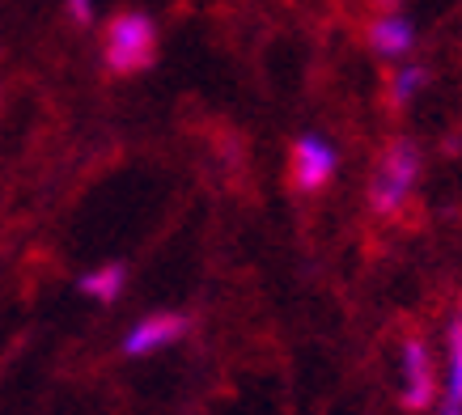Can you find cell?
<instances>
[{"mask_svg":"<svg viewBox=\"0 0 462 415\" xmlns=\"http://www.w3.org/2000/svg\"><path fill=\"white\" fill-rule=\"evenodd\" d=\"M433 415H462V301L446 322V344H441V399Z\"/></svg>","mask_w":462,"mask_h":415,"instance_id":"cell-7","label":"cell"},{"mask_svg":"<svg viewBox=\"0 0 462 415\" xmlns=\"http://www.w3.org/2000/svg\"><path fill=\"white\" fill-rule=\"evenodd\" d=\"M416 182H420V149H416V140L407 136L391 140L378 152L374 174H369V212L374 217H399L411 204Z\"/></svg>","mask_w":462,"mask_h":415,"instance_id":"cell-2","label":"cell"},{"mask_svg":"<svg viewBox=\"0 0 462 415\" xmlns=\"http://www.w3.org/2000/svg\"><path fill=\"white\" fill-rule=\"evenodd\" d=\"M69 17L77 30H89L98 22V0H69Z\"/></svg>","mask_w":462,"mask_h":415,"instance_id":"cell-10","label":"cell"},{"mask_svg":"<svg viewBox=\"0 0 462 415\" xmlns=\"http://www.w3.org/2000/svg\"><path fill=\"white\" fill-rule=\"evenodd\" d=\"M433 81V72L416 64V60H403V64H394L391 69V81H386V102H391L394 111H403L407 102H416V97L429 89Z\"/></svg>","mask_w":462,"mask_h":415,"instance_id":"cell-8","label":"cell"},{"mask_svg":"<svg viewBox=\"0 0 462 415\" xmlns=\"http://www.w3.org/2000/svg\"><path fill=\"white\" fill-rule=\"evenodd\" d=\"M399 5H403V0H374V9H378V14H391V9H399Z\"/></svg>","mask_w":462,"mask_h":415,"instance_id":"cell-11","label":"cell"},{"mask_svg":"<svg viewBox=\"0 0 462 415\" xmlns=\"http://www.w3.org/2000/svg\"><path fill=\"white\" fill-rule=\"evenodd\" d=\"M162 56V34L157 22L141 9H119L102 26V69L111 77H136L149 72Z\"/></svg>","mask_w":462,"mask_h":415,"instance_id":"cell-1","label":"cell"},{"mask_svg":"<svg viewBox=\"0 0 462 415\" xmlns=\"http://www.w3.org/2000/svg\"><path fill=\"white\" fill-rule=\"evenodd\" d=\"M339 149L319 132H301L289 149V182L297 195H319L336 182Z\"/></svg>","mask_w":462,"mask_h":415,"instance_id":"cell-4","label":"cell"},{"mask_svg":"<svg viewBox=\"0 0 462 415\" xmlns=\"http://www.w3.org/2000/svg\"><path fill=\"white\" fill-rule=\"evenodd\" d=\"M196 318L182 314V309H157L149 318H141L124 339V356H149V352H162L170 344H182L191 335Z\"/></svg>","mask_w":462,"mask_h":415,"instance_id":"cell-5","label":"cell"},{"mask_svg":"<svg viewBox=\"0 0 462 415\" xmlns=\"http://www.w3.org/2000/svg\"><path fill=\"white\" fill-rule=\"evenodd\" d=\"M77 289L102 305H115L127 289V267L124 263H102V267H94V272H85V276L77 280Z\"/></svg>","mask_w":462,"mask_h":415,"instance_id":"cell-9","label":"cell"},{"mask_svg":"<svg viewBox=\"0 0 462 415\" xmlns=\"http://www.w3.org/2000/svg\"><path fill=\"white\" fill-rule=\"evenodd\" d=\"M441 399V356L429 339L407 335L399 344V402L403 411H433Z\"/></svg>","mask_w":462,"mask_h":415,"instance_id":"cell-3","label":"cell"},{"mask_svg":"<svg viewBox=\"0 0 462 415\" xmlns=\"http://www.w3.org/2000/svg\"><path fill=\"white\" fill-rule=\"evenodd\" d=\"M416 22L403 14V9H391V14H374V22L365 26V42L369 51L386 64H403L411 51H416Z\"/></svg>","mask_w":462,"mask_h":415,"instance_id":"cell-6","label":"cell"}]
</instances>
